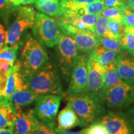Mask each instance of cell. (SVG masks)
Returning a JSON list of instances; mask_svg holds the SVG:
<instances>
[{
	"label": "cell",
	"instance_id": "obj_1",
	"mask_svg": "<svg viewBox=\"0 0 134 134\" xmlns=\"http://www.w3.org/2000/svg\"><path fill=\"white\" fill-rule=\"evenodd\" d=\"M66 96L67 103L75 110L84 126L100 119L105 113L103 100L98 94L82 92Z\"/></svg>",
	"mask_w": 134,
	"mask_h": 134
},
{
	"label": "cell",
	"instance_id": "obj_2",
	"mask_svg": "<svg viewBox=\"0 0 134 134\" xmlns=\"http://www.w3.org/2000/svg\"><path fill=\"white\" fill-rule=\"evenodd\" d=\"M27 86L36 94H59L62 86L57 67L47 63L41 69L25 80Z\"/></svg>",
	"mask_w": 134,
	"mask_h": 134
},
{
	"label": "cell",
	"instance_id": "obj_3",
	"mask_svg": "<svg viewBox=\"0 0 134 134\" xmlns=\"http://www.w3.org/2000/svg\"><path fill=\"white\" fill-rule=\"evenodd\" d=\"M48 57L42 44L29 37L25 43L19 60L20 70L24 81L48 63Z\"/></svg>",
	"mask_w": 134,
	"mask_h": 134
},
{
	"label": "cell",
	"instance_id": "obj_4",
	"mask_svg": "<svg viewBox=\"0 0 134 134\" xmlns=\"http://www.w3.org/2000/svg\"><path fill=\"white\" fill-rule=\"evenodd\" d=\"M32 28L37 40L48 47L57 46L63 34L58 22L43 13H36Z\"/></svg>",
	"mask_w": 134,
	"mask_h": 134
},
{
	"label": "cell",
	"instance_id": "obj_5",
	"mask_svg": "<svg viewBox=\"0 0 134 134\" xmlns=\"http://www.w3.org/2000/svg\"><path fill=\"white\" fill-rule=\"evenodd\" d=\"M57 46L58 65L62 73L66 78H69L77 60L79 50L71 37L62 34Z\"/></svg>",
	"mask_w": 134,
	"mask_h": 134
},
{
	"label": "cell",
	"instance_id": "obj_6",
	"mask_svg": "<svg viewBox=\"0 0 134 134\" xmlns=\"http://www.w3.org/2000/svg\"><path fill=\"white\" fill-rule=\"evenodd\" d=\"M36 14V11L29 6H21L18 9L16 19L6 31V46H12L18 44L23 33L26 29L32 27Z\"/></svg>",
	"mask_w": 134,
	"mask_h": 134
},
{
	"label": "cell",
	"instance_id": "obj_7",
	"mask_svg": "<svg viewBox=\"0 0 134 134\" xmlns=\"http://www.w3.org/2000/svg\"><path fill=\"white\" fill-rule=\"evenodd\" d=\"M102 99L109 108L123 109L134 101V84L123 81L109 89Z\"/></svg>",
	"mask_w": 134,
	"mask_h": 134
},
{
	"label": "cell",
	"instance_id": "obj_8",
	"mask_svg": "<svg viewBox=\"0 0 134 134\" xmlns=\"http://www.w3.org/2000/svg\"><path fill=\"white\" fill-rule=\"evenodd\" d=\"M62 95H38L36 98L34 111L38 119L48 124H55Z\"/></svg>",
	"mask_w": 134,
	"mask_h": 134
},
{
	"label": "cell",
	"instance_id": "obj_9",
	"mask_svg": "<svg viewBox=\"0 0 134 134\" xmlns=\"http://www.w3.org/2000/svg\"><path fill=\"white\" fill-rule=\"evenodd\" d=\"M99 121L107 134H134L131 121L126 113L108 111Z\"/></svg>",
	"mask_w": 134,
	"mask_h": 134
},
{
	"label": "cell",
	"instance_id": "obj_10",
	"mask_svg": "<svg viewBox=\"0 0 134 134\" xmlns=\"http://www.w3.org/2000/svg\"><path fill=\"white\" fill-rule=\"evenodd\" d=\"M88 55L86 53L80 55L71 71L66 95L75 94L85 91L88 81Z\"/></svg>",
	"mask_w": 134,
	"mask_h": 134
},
{
	"label": "cell",
	"instance_id": "obj_11",
	"mask_svg": "<svg viewBox=\"0 0 134 134\" xmlns=\"http://www.w3.org/2000/svg\"><path fill=\"white\" fill-rule=\"evenodd\" d=\"M105 68L98 62L91 52L89 53L88 81L84 92L98 95L103 86Z\"/></svg>",
	"mask_w": 134,
	"mask_h": 134
},
{
	"label": "cell",
	"instance_id": "obj_12",
	"mask_svg": "<svg viewBox=\"0 0 134 134\" xmlns=\"http://www.w3.org/2000/svg\"><path fill=\"white\" fill-rule=\"evenodd\" d=\"M39 122L33 109L27 112L20 110L15 120L14 134H28L34 132Z\"/></svg>",
	"mask_w": 134,
	"mask_h": 134
},
{
	"label": "cell",
	"instance_id": "obj_13",
	"mask_svg": "<svg viewBox=\"0 0 134 134\" xmlns=\"http://www.w3.org/2000/svg\"><path fill=\"white\" fill-rule=\"evenodd\" d=\"M78 126L83 127L84 125L72 107L67 103L66 106L57 115V132L59 134Z\"/></svg>",
	"mask_w": 134,
	"mask_h": 134
},
{
	"label": "cell",
	"instance_id": "obj_14",
	"mask_svg": "<svg viewBox=\"0 0 134 134\" xmlns=\"http://www.w3.org/2000/svg\"><path fill=\"white\" fill-rule=\"evenodd\" d=\"M70 37L74 40L79 51L83 53H90L96 46L99 45L98 38L90 31L78 30Z\"/></svg>",
	"mask_w": 134,
	"mask_h": 134
},
{
	"label": "cell",
	"instance_id": "obj_15",
	"mask_svg": "<svg viewBox=\"0 0 134 134\" xmlns=\"http://www.w3.org/2000/svg\"><path fill=\"white\" fill-rule=\"evenodd\" d=\"M117 71L122 81L134 83V58L122 53L115 60Z\"/></svg>",
	"mask_w": 134,
	"mask_h": 134
},
{
	"label": "cell",
	"instance_id": "obj_16",
	"mask_svg": "<svg viewBox=\"0 0 134 134\" xmlns=\"http://www.w3.org/2000/svg\"><path fill=\"white\" fill-rule=\"evenodd\" d=\"M18 110L10 99H0V129L14 128Z\"/></svg>",
	"mask_w": 134,
	"mask_h": 134
},
{
	"label": "cell",
	"instance_id": "obj_17",
	"mask_svg": "<svg viewBox=\"0 0 134 134\" xmlns=\"http://www.w3.org/2000/svg\"><path fill=\"white\" fill-rule=\"evenodd\" d=\"M38 95L28 88L26 85L21 89L17 90L11 97L10 100L19 111L23 107L27 106L35 101Z\"/></svg>",
	"mask_w": 134,
	"mask_h": 134
},
{
	"label": "cell",
	"instance_id": "obj_18",
	"mask_svg": "<svg viewBox=\"0 0 134 134\" xmlns=\"http://www.w3.org/2000/svg\"><path fill=\"white\" fill-rule=\"evenodd\" d=\"M123 81H122L118 74L114 61L105 68V72L104 76L103 86L99 93L98 94V96L102 99L104 94L105 91H108L109 89Z\"/></svg>",
	"mask_w": 134,
	"mask_h": 134
},
{
	"label": "cell",
	"instance_id": "obj_19",
	"mask_svg": "<svg viewBox=\"0 0 134 134\" xmlns=\"http://www.w3.org/2000/svg\"><path fill=\"white\" fill-rule=\"evenodd\" d=\"M36 6L43 14L52 17H61L63 11L60 0H36Z\"/></svg>",
	"mask_w": 134,
	"mask_h": 134
},
{
	"label": "cell",
	"instance_id": "obj_20",
	"mask_svg": "<svg viewBox=\"0 0 134 134\" xmlns=\"http://www.w3.org/2000/svg\"><path fill=\"white\" fill-rule=\"evenodd\" d=\"M91 53L98 62L105 67L113 63L118 55L115 52L104 47L101 45L96 46Z\"/></svg>",
	"mask_w": 134,
	"mask_h": 134
},
{
	"label": "cell",
	"instance_id": "obj_21",
	"mask_svg": "<svg viewBox=\"0 0 134 134\" xmlns=\"http://www.w3.org/2000/svg\"><path fill=\"white\" fill-rule=\"evenodd\" d=\"M124 27H125L123 25L119 23L118 22L113 20H109L108 28L104 37L119 42L124 33Z\"/></svg>",
	"mask_w": 134,
	"mask_h": 134
},
{
	"label": "cell",
	"instance_id": "obj_22",
	"mask_svg": "<svg viewBox=\"0 0 134 134\" xmlns=\"http://www.w3.org/2000/svg\"><path fill=\"white\" fill-rule=\"evenodd\" d=\"M96 1L97 0H60V4L63 14L74 12L78 8Z\"/></svg>",
	"mask_w": 134,
	"mask_h": 134
},
{
	"label": "cell",
	"instance_id": "obj_23",
	"mask_svg": "<svg viewBox=\"0 0 134 134\" xmlns=\"http://www.w3.org/2000/svg\"><path fill=\"white\" fill-rule=\"evenodd\" d=\"M18 47V44H16L12 46L5 45L0 48V59L4 60L14 65L16 60Z\"/></svg>",
	"mask_w": 134,
	"mask_h": 134
},
{
	"label": "cell",
	"instance_id": "obj_24",
	"mask_svg": "<svg viewBox=\"0 0 134 134\" xmlns=\"http://www.w3.org/2000/svg\"><path fill=\"white\" fill-rule=\"evenodd\" d=\"M100 14L109 20H113L122 24L123 9L117 8H105Z\"/></svg>",
	"mask_w": 134,
	"mask_h": 134
},
{
	"label": "cell",
	"instance_id": "obj_25",
	"mask_svg": "<svg viewBox=\"0 0 134 134\" xmlns=\"http://www.w3.org/2000/svg\"><path fill=\"white\" fill-rule=\"evenodd\" d=\"M109 19L99 14L94 26V34L97 38L104 37L106 32Z\"/></svg>",
	"mask_w": 134,
	"mask_h": 134
},
{
	"label": "cell",
	"instance_id": "obj_26",
	"mask_svg": "<svg viewBox=\"0 0 134 134\" xmlns=\"http://www.w3.org/2000/svg\"><path fill=\"white\" fill-rule=\"evenodd\" d=\"M119 42L122 49L125 50L128 53L134 50V36L130 32L124 31Z\"/></svg>",
	"mask_w": 134,
	"mask_h": 134
},
{
	"label": "cell",
	"instance_id": "obj_27",
	"mask_svg": "<svg viewBox=\"0 0 134 134\" xmlns=\"http://www.w3.org/2000/svg\"><path fill=\"white\" fill-rule=\"evenodd\" d=\"M98 39L99 42V45H101L104 47L115 52L118 55L123 53L122 52L123 50L122 49L119 42L106 37H100L98 38Z\"/></svg>",
	"mask_w": 134,
	"mask_h": 134
},
{
	"label": "cell",
	"instance_id": "obj_28",
	"mask_svg": "<svg viewBox=\"0 0 134 134\" xmlns=\"http://www.w3.org/2000/svg\"><path fill=\"white\" fill-rule=\"evenodd\" d=\"M83 8L85 14L99 15L105 9L104 0H97L83 6Z\"/></svg>",
	"mask_w": 134,
	"mask_h": 134
},
{
	"label": "cell",
	"instance_id": "obj_29",
	"mask_svg": "<svg viewBox=\"0 0 134 134\" xmlns=\"http://www.w3.org/2000/svg\"><path fill=\"white\" fill-rule=\"evenodd\" d=\"M34 134H58L56 130V124L40 122Z\"/></svg>",
	"mask_w": 134,
	"mask_h": 134
},
{
	"label": "cell",
	"instance_id": "obj_30",
	"mask_svg": "<svg viewBox=\"0 0 134 134\" xmlns=\"http://www.w3.org/2000/svg\"><path fill=\"white\" fill-rule=\"evenodd\" d=\"M98 16L99 15L97 14H85L81 15V16H79V17L80 19L87 26L89 31H91L92 32L94 33V26Z\"/></svg>",
	"mask_w": 134,
	"mask_h": 134
},
{
	"label": "cell",
	"instance_id": "obj_31",
	"mask_svg": "<svg viewBox=\"0 0 134 134\" xmlns=\"http://www.w3.org/2000/svg\"><path fill=\"white\" fill-rule=\"evenodd\" d=\"M122 25L125 27L134 26V11L133 9L127 7L123 9Z\"/></svg>",
	"mask_w": 134,
	"mask_h": 134
},
{
	"label": "cell",
	"instance_id": "obj_32",
	"mask_svg": "<svg viewBox=\"0 0 134 134\" xmlns=\"http://www.w3.org/2000/svg\"><path fill=\"white\" fill-rule=\"evenodd\" d=\"M86 134H107L104 127L100 121H96L86 128Z\"/></svg>",
	"mask_w": 134,
	"mask_h": 134
},
{
	"label": "cell",
	"instance_id": "obj_33",
	"mask_svg": "<svg viewBox=\"0 0 134 134\" xmlns=\"http://www.w3.org/2000/svg\"><path fill=\"white\" fill-rule=\"evenodd\" d=\"M105 8H117L124 9L126 7L124 0H104Z\"/></svg>",
	"mask_w": 134,
	"mask_h": 134
},
{
	"label": "cell",
	"instance_id": "obj_34",
	"mask_svg": "<svg viewBox=\"0 0 134 134\" xmlns=\"http://www.w3.org/2000/svg\"><path fill=\"white\" fill-rule=\"evenodd\" d=\"M14 65L4 60L0 59V73H6Z\"/></svg>",
	"mask_w": 134,
	"mask_h": 134
},
{
	"label": "cell",
	"instance_id": "obj_35",
	"mask_svg": "<svg viewBox=\"0 0 134 134\" xmlns=\"http://www.w3.org/2000/svg\"><path fill=\"white\" fill-rule=\"evenodd\" d=\"M6 31H5L4 26L0 23V48L5 46Z\"/></svg>",
	"mask_w": 134,
	"mask_h": 134
},
{
	"label": "cell",
	"instance_id": "obj_36",
	"mask_svg": "<svg viewBox=\"0 0 134 134\" xmlns=\"http://www.w3.org/2000/svg\"><path fill=\"white\" fill-rule=\"evenodd\" d=\"M36 0H15L14 6H19V5H27L35 3Z\"/></svg>",
	"mask_w": 134,
	"mask_h": 134
},
{
	"label": "cell",
	"instance_id": "obj_37",
	"mask_svg": "<svg viewBox=\"0 0 134 134\" xmlns=\"http://www.w3.org/2000/svg\"><path fill=\"white\" fill-rule=\"evenodd\" d=\"M126 114L127 115H128V117H129L134 130V105L129 109V110L127 111V113Z\"/></svg>",
	"mask_w": 134,
	"mask_h": 134
},
{
	"label": "cell",
	"instance_id": "obj_38",
	"mask_svg": "<svg viewBox=\"0 0 134 134\" xmlns=\"http://www.w3.org/2000/svg\"><path fill=\"white\" fill-rule=\"evenodd\" d=\"M0 134H14V128L7 127L0 129Z\"/></svg>",
	"mask_w": 134,
	"mask_h": 134
},
{
	"label": "cell",
	"instance_id": "obj_39",
	"mask_svg": "<svg viewBox=\"0 0 134 134\" xmlns=\"http://www.w3.org/2000/svg\"><path fill=\"white\" fill-rule=\"evenodd\" d=\"M125 6L133 9L134 8V0H124Z\"/></svg>",
	"mask_w": 134,
	"mask_h": 134
},
{
	"label": "cell",
	"instance_id": "obj_40",
	"mask_svg": "<svg viewBox=\"0 0 134 134\" xmlns=\"http://www.w3.org/2000/svg\"><path fill=\"white\" fill-rule=\"evenodd\" d=\"M59 134H86V129H84L80 132H71V131H65Z\"/></svg>",
	"mask_w": 134,
	"mask_h": 134
},
{
	"label": "cell",
	"instance_id": "obj_41",
	"mask_svg": "<svg viewBox=\"0 0 134 134\" xmlns=\"http://www.w3.org/2000/svg\"><path fill=\"white\" fill-rule=\"evenodd\" d=\"M124 31L130 32L133 34L134 36V26L133 27H124Z\"/></svg>",
	"mask_w": 134,
	"mask_h": 134
},
{
	"label": "cell",
	"instance_id": "obj_42",
	"mask_svg": "<svg viewBox=\"0 0 134 134\" xmlns=\"http://www.w3.org/2000/svg\"><path fill=\"white\" fill-rule=\"evenodd\" d=\"M8 3H6V0H0V9H3L6 7Z\"/></svg>",
	"mask_w": 134,
	"mask_h": 134
},
{
	"label": "cell",
	"instance_id": "obj_43",
	"mask_svg": "<svg viewBox=\"0 0 134 134\" xmlns=\"http://www.w3.org/2000/svg\"><path fill=\"white\" fill-rule=\"evenodd\" d=\"M6 3H8V4H13L14 5L15 4V0H6Z\"/></svg>",
	"mask_w": 134,
	"mask_h": 134
},
{
	"label": "cell",
	"instance_id": "obj_44",
	"mask_svg": "<svg viewBox=\"0 0 134 134\" xmlns=\"http://www.w3.org/2000/svg\"><path fill=\"white\" fill-rule=\"evenodd\" d=\"M129 54L130 56L132 57H133L134 58V50H133V51L129 53Z\"/></svg>",
	"mask_w": 134,
	"mask_h": 134
},
{
	"label": "cell",
	"instance_id": "obj_45",
	"mask_svg": "<svg viewBox=\"0 0 134 134\" xmlns=\"http://www.w3.org/2000/svg\"><path fill=\"white\" fill-rule=\"evenodd\" d=\"M28 134H34L33 132H32V133H28Z\"/></svg>",
	"mask_w": 134,
	"mask_h": 134
},
{
	"label": "cell",
	"instance_id": "obj_46",
	"mask_svg": "<svg viewBox=\"0 0 134 134\" xmlns=\"http://www.w3.org/2000/svg\"><path fill=\"white\" fill-rule=\"evenodd\" d=\"M0 98H1V93H0Z\"/></svg>",
	"mask_w": 134,
	"mask_h": 134
},
{
	"label": "cell",
	"instance_id": "obj_47",
	"mask_svg": "<svg viewBox=\"0 0 134 134\" xmlns=\"http://www.w3.org/2000/svg\"><path fill=\"white\" fill-rule=\"evenodd\" d=\"M133 11H134V8H133Z\"/></svg>",
	"mask_w": 134,
	"mask_h": 134
},
{
	"label": "cell",
	"instance_id": "obj_48",
	"mask_svg": "<svg viewBox=\"0 0 134 134\" xmlns=\"http://www.w3.org/2000/svg\"><path fill=\"white\" fill-rule=\"evenodd\" d=\"M133 84H134V83H133Z\"/></svg>",
	"mask_w": 134,
	"mask_h": 134
}]
</instances>
